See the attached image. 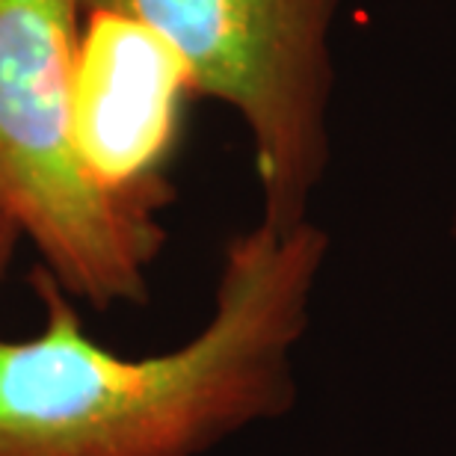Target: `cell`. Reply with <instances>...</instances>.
<instances>
[{"instance_id": "5b68a950", "label": "cell", "mask_w": 456, "mask_h": 456, "mask_svg": "<svg viewBox=\"0 0 456 456\" xmlns=\"http://www.w3.org/2000/svg\"><path fill=\"white\" fill-rule=\"evenodd\" d=\"M18 240H21V234H18L15 223L9 220V214L4 211V205H0V281H4L9 264H12Z\"/></svg>"}, {"instance_id": "7a4b0ae2", "label": "cell", "mask_w": 456, "mask_h": 456, "mask_svg": "<svg viewBox=\"0 0 456 456\" xmlns=\"http://www.w3.org/2000/svg\"><path fill=\"white\" fill-rule=\"evenodd\" d=\"M80 15V0H0V205L71 299L136 305L167 232L158 214L107 196L77 154Z\"/></svg>"}, {"instance_id": "6da1fadb", "label": "cell", "mask_w": 456, "mask_h": 456, "mask_svg": "<svg viewBox=\"0 0 456 456\" xmlns=\"http://www.w3.org/2000/svg\"><path fill=\"white\" fill-rule=\"evenodd\" d=\"M326 234L258 223L225 246L214 314L178 350L118 355L93 341L48 270L39 332L0 341V456H202L294 403Z\"/></svg>"}, {"instance_id": "8992f818", "label": "cell", "mask_w": 456, "mask_h": 456, "mask_svg": "<svg viewBox=\"0 0 456 456\" xmlns=\"http://www.w3.org/2000/svg\"><path fill=\"white\" fill-rule=\"evenodd\" d=\"M453 232H456V216H453Z\"/></svg>"}, {"instance_id": "3957f363", "label": "cell", "mask_w": 456, "mask_h": 456, "mask_svg": "<svg viewBox=\"0 0 456 456\" xmlns=\"http://www.w3.org/2000/svg\"><path fill=\"white\" fill-rule=\"evenodd\" d=\"M140 18L167 39L196 95L240 113L261 181V223L294 228L326 169L335 0H80Z\"/></svg>"}, {"instance_id": "277c9868", "label": "cell", "mask_w": 456, "mask_h": 456, "mask_svg": "<svg viewBox=\"0 0 456 456\" xmlns=\"http://www.w3.org/2000/svg\"><path fill=\"white\" fill-rule=\"evenodd\" d=\"M193 98L184 60L158 30L118 9H84L71 125L80 160L107 196L149 214L172 202L169 167Z\"/></svg>"}]
</instances>
